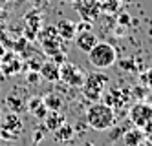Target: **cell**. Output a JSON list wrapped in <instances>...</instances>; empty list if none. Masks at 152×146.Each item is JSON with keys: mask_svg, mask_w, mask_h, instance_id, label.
<instances>
[{"mask_svg": "<svg viewBox=\"0 0 152 146\" xmlns=\"http://www.w3.org/2000/svg\"><path fill=\"white\" fill-rule=\"evenodd\" d=\"M121 66L125 70H130V68H134V60H121Z\"/></svg>", "mask_w": 152, "mask_h": 146, "instance_id": "cell-29", "label": "cell"}, {"mask_svg": "<svg viewBox=\"0 0 152 146\" xmlns=\"http://www.w3.org/2000/svg\"><path fill=\"white\" fill-rule=\"evenodd\" d=\"M40 77L44 78V81H50V82H57L61 78V66L57 62H53L51 59L50 60H44L39 70Z\"/></svg>", "mask_w": 152, "mask_h": 146, "instance_id": "cell-12", "label": "cell"}, {"mask_svg": "<svg viewBox=\"0 0 152 146\" xmlns=\"http://www.w3.org/2000/svg\"><path fill=\"white\" fill-rule=\"evenodd\" d=\"M143 141H145L143 128L125 130V133H123V142H125V146H141V142H143Z\"/></svg>", "mask_w": 152, "mask_h": 146, "instance_id": "cell-14", "label": "cell"}, {"mask_svg": "<svg viewBox=\"0 0 152 146\" xmlns=\"http://www.w3.org/2000/svg\"><path fill=\"white\" fill-rule=\"evenodd\" d=\"M37 40L40 44L42 51H44L48 57H53V55L59 53V51H64V40L59 37L55 26H44V28H40L39 33H37Z\"/></svg>", "mask_w": 152, "mask_h": 146, "instance_id": "cell-4", "label": "cell"}, {"mask_svg": "<svg viewBox=\"0 0 152 146\" xmlns=\"http://www.w3.org/2000/svg\"><path fill=\"white\" fill-rule=\"evenodd\" d=\"M75 7H77V11L81 13L83 20H94L101 13L97 0H79V2L75 4Z\"/></svg>", "mask_w": 152, "mask_h": 146, "instance_id": "cell-10", "label": "cell"}, {"mask_svg": "<svg viewBox=\"0 0 152 146\" xmlns=\"http://www.w3.org/2000/svg\"><path fill=\"white\" fill-rule=\"evenodd\" d=\"M28 99H29V93H28V89L22 88V86H15L11 92L7 93L6 97V102L9 106V110L13 111V113H22V111H26V102H28Z\"/></svg>", "mask_w": 152, "mask_h": 146, "instance_id": "cell-7", "label": "cell"}, {"mask_svg": "<svg viewBox=\"0 0 152 146\" xmlns=\"http://www.w3.org/2000/svg\"><path fill=\"white\" fill-rule=\"evenodd\" d=\"M26 49H28V40L24 37H20L15 44V53H24Z\"/></svg>", "mask_w": 152, "mask_h": 146, "instance_id": "cell-24", "label": "cell"}, {"mask_svg": "<svg viewBox=\"0 0 152 146\" xmlns=\"http://www.w3.org/2000/svg\"><path fill=\"white\" fill-rule=\"evenodd\" d=\"M0 64H2V71L7 77L17 75L20 71V68H22V62H20V59L17 57L15 51H6L2 57H0Z\"/></svg>", "mask_w": 152, "mask_h": 146, "instance_id": "cell-9", "label": "cell"}, {"mask_svg": "<svg viewBox=\"0 0 152 146\" xmlns=\"http://www.w3.org/2000/svg\"><path fill=\"white\" fill-rule=\"evenodd\" d=\"M119 22H123V24H126V22H128V15H126V13H123L121 17H119Z\"/></svg>", "mask_w": 152, "mask_h": 146, "instance_id": "cell-30", "label": "cell"}, {"mask_svg": "<svg viewBox=\"0 0 152 146\" xmlns=\"http://www.w3.org/2000/svg\"><path fill=\"white\" fill-rule=\"evenodd\" d=\"M0 121H2V110H0Z\"/></svg>", "mask_w": 152, "mask_h": 146, "instance_id": "cell-34", "label": "cell"}, {"mask_svg": "<svg viewBox=\"0 0 152 146\" xmlns=\"http://www.w3.org/2000/svg\"><path fill=\"white\" fill-rule=\"evenodd\" d=\"M97 42L99 40H97L94 31H84V33H77V35H75V44H77V48L84 53H88Z\"/></svg>", "mask_w": 152, "mask_h": 146, "instance_id": "cell-13", "label": "cell"}, {"mask_svg": "<svg viewBox=\"0 0 152 146\" xmlns=\"http://www.w3.org/2000/svg\"><path fill=\"white\" fill-rule=\"evenodd\" d=\"M141 82H145V84L152 89V68L147 71V75H141Z\"/></svg>", "mask_w": 152, "mask_h": 146, "instance_id": "cell-28", "label": "cell"}, {"mask_svg": "<svg viewBox=\"0 0 152 146\" xmlns=\"http://www.w3.org/2000/svg\"><path fill=\"white\" fill-rule=\"evenodd\" d=\"M26 24L29 29H35L39 31L42 28V20H40V15L37 13V11H29V13H26Z\"/></svg>", "mask_w": 152, "mask_h": 146, "instance_id": "cell-19", "label": "cell"}, {"mask_svg": "<svg viewBox=\"0 0 152 146\" xmlns=\"http://www.w3.org/2000/svg\"><path fill=\"white\" fill-rule=\"evenodd\" d=\"M88 55V60L90 64L94 66L95 70H106V68H110V66H114L117 62V51L115 48L112 46L110 42H97L95 46L86 53Z\"/></svg>", "mask_w": 152, "mask_h": 146, "instance_id": "cell-2", "label": "cell"}, {"mask_svg": "<svg viewBox=\"0 0 152 146\" xmlns=\"http://www.w3.org/2000/svg\"><path fill=\"white\" fill-rule=\"evenodd\" d=\"M46 126H39V128H35V135H33V144H39L40 141H42V137L46 135Z\"/></svg>", "mask_w": 152, "mask_h": 146, "instance_id": "cell-23", "label": "cell"}, {"mask_svg": "<svg viewBox=\"0 0 152 146\" xmlns=\"http://www.w3.org/2000/svg\"><path fill=\"white\" fill-rule=\"evenodd\" d=\"M81 146H95V144H94V142H83Z\"/></svg>", "mask_w": 152, "mask_h": 146, "instance_id": "cell-31", "label": "cell"}, {"mask_svg": "<svg viewBox=\"0 0 152 146\" xmlns=\"http://www.w3.org/2000/svg\"><path fill=\"white\" fill-rule=\"evenodd\" d=\"M86 124L95 131H106L115 124V113L114 108L106 106L104 102L97 100L92 102L86 110Z\"/></svg>", "mask_w": 152, "mask_h": 146, "instance_id": "cell-1", "label": "cell"}, {"mask_svg": "<svg viewBox=\"0 0 152 146\" xmlns=\"http://www.w3.org/2000/svg\"><path fill=\"white\" fill-rule=\"evenodd\" d=\"M26 81H28V84H31V86H37V84L42 81V77H40V73H39V71L29 70V71H28V75H26Z\"/></svg>", "mask_w": 152, "mask_h": 146, "instance_id": "cell-21", "label": "cell"}, {"mask_svg": "<svg viewBox=\"0 0 152 146\" xmlns=\"http://www.w3.org/2000/svg\"><path fill=\"white\" fill-rule=\"evenodd\" d=\"M22 130H24V124H22V119H20L18 113L11 111L7 115H2V121H0V137L11 141L17 135H20Z\"/></svg>", "mask_w": 152, "mask_h": 146, "instance_id": "cell-5", "label": "cell"}, {"mask_svg": "<svg viewBox=\"0 0 152 146\" xmlns=\"http://www.w3.org/2000/svg\"><path fill=\"white\" fill-rule=\"evenodd\" d=\"M84 31H92V22L90 20H81L77 24V33H84Z\"/></svg>", "mask_w": 152, "mask_h": 146, "instance_id": "cell-25", "label": "cell"}, {"mask_svg": "<svg viewBox=\"0 0 152 146\" xmlns=\"http://www.w3.org/2000/svg\"><path fill=\"white\" fill-rule=\"evenodd\" d=\"M51 60H53V62H57V64L61 66V64L66 62V53H64V51H59V53H55V55L51 57Z\"/></svg>", "mask_w": 152, "mask_h": 146, "instance_id": "cell-27", "label": "cell"}, {"mask_svg": "<svg viewBox=\"0 0 152 146\" xmlns=\"http://www.w3.org/2000/svg\"><path fill=\"white\" fill-rule=\"evenodd\" d=\"M48 111H50V110L44 106V102H42V104H40V106H39V108H37V110H35L31 115H33V117H37L39 121H44V117L48 115Z\"/></svg>", "mask_w": 152, "mask_h": 146, "instance_id": "cell-22", "label": "cell"}, {"mask_svg": "<svg viewBox=\"0 0 152 146\" xmlns=\"http://www.w3.org/2000/svg\"><path fill=\"white\" fill-rule=\"evenodd\" d=\"M42 102H44V106L50 110V111H61L62 108V97L59 93H46L44 97H42Z\"/></svg>", "mask_w": 152, "mask_h": 146, "instance_id": "cell-17", "label": "cell"}, {"mask_svg": "<svg viewBox=\"0 0 152 146\" xmlns=\"http://www.w3.org/2000/svg\"><path fill=\"white\" fill-rule=\"evenodd\" d=\"M4 53H6V49H4L2 46H0V57H2V55H4Z\"/></svg>", "mask_w": 152, "mask_h": 146, "instance_id": "cell-32", "label": "cell"}, {"mask_svg": "<svg viewBox=\"0 0 152 146\" xmlns=\"http://www.w3.org/2000/svg\"><path fill=\"white\" fill-rule=\"evenodd\" d=\"M64 122H66V117H64L61 111H48V115L44 117V126H46L48 131H55Z\"/></svg>", "mask_w": 152, "mask_h": 146, "instance_id": "cell-15", "label": "cell"}, {"mask_svg": "<svg viewBox=\"0 0 152 146\" xmlns=\"http://www.w3.org/2000/svg\"><path fill=\"white\" fill-rule=\"evenodd\" d=\"M130 121L136 128H145L147 122L152 119V106H148L147 102H136L130 108Z\"/></svg>", "mask_w": 152, "mask_h": 146, "instance_id": "cell-8", "label": "cell"}, {"mask_svg": "<svg viewBox=\"0 0 152 146\" xmlns=\"http://www.w3.org/2000/svg\"><path fill=\"white\" fill-rule=\"evenodd\" d=\"M42 104V97H29L28 99V102H26V111H29V113H33V111Z\"/></svg>", "mask_w": 152, "mask_h": 146, "instance_id": "cell-20", "label": "cell"}, {"mask_svg": "<svg viewBox=\"0 0 152 146\" xmlns=\"http://www.w3.org/2000/svg\"><path fill=\"white\" fill-rule=\"evenodd\" d=\"M108 82H110V77H108L106 73H101V70L90 73L88 77L84 78V84L81 86L84 97L88 99L90 102H97V100H101L103 92H104V88L108 86Z\"/></svg>", "mask_w": 152, "mask_h": 146, "instance_id": "cell-3", "label": "cell"}, {"mask_svg": "<svg viewBox=\"0 0 152 146\" xmlns=\"http://www.w3.org/2000/svg\"><path fill=\"white\" fill-rule=\"evenodd\" d=\"M9 2V0H0V6H2V4H7Z\"/></svg>", "mask_w": 152, "mask_h": 146, "instance_id": "cell-33", "label": "cell"}, {"mask_svg": "<svg viewBox=\"0 0 152 146\" xmlns=\"http://www.w3.org/2000/svg\"><path fill=\"white\" fill-rule=\"evenodd\" d=\"M84 78H86V75L77 64H72L68 60L64 64H61V78L59 81H62L64 84L73 86V88H81L84 84Z\"/></svg>", "mask_w": 152, "mask_h": 146, "instance_id": "cell-6", "label": "cell"}, {"mask_svg": "<svg viewBox=\"0 0 152 146\" xmlns=\"http://www.w3.org/2000/svg\"><path fill=\"white\" fill-rule=\"evenodd\" d=\"M0 71H2V64H0Z\"/></svg>", "mask_w": 152, "mask_h": 146, "instance_id": "cell-36", "label": "cell"}, {"mask_svg": "<svg viewBox=\"0 0 152 146\" xmlns=\"http://www.w3.org/2000/svg\"><path fill=\"white\" fill-rule=\"evenodd\" d=\"M121 2H130V0H121Z\"/></svg>", "mask_w": 152, "mask_h": 146, "instance_id": "cell-35", "label": "cell"}, {"mask_svg": "<svg viewBox=\"0 0 152 146\" xmlns=\"http://www.w3.org/2000/svg\"><path fill=\"white\" fill-rule=\"evenodd\" d=\"M53 133H55V139H57V141L68 142V141H72L73 135H75V128H73L72 124H68V122H64V124H61Z\"/></svg>", "mask_w": 152, "mask_h": 146, "instance_id": "cell-16", "label": "cell"}, {"mask_svg": "<svg viewBox=\"0 0 152 146\" xmlns=\"http://www.w3.org/2000/svg\"><path fill=\"white\" fill-rule=\"evenodd\" d=\"M57 33H59V37L64 40V42H68V40H73L75 35H77V24H75L73 20H68V18H62L59 20L57 24Z\"/></svg>", "mask_w": 152, "mask_h": 146, "instance_id": "cell-11", "label": "cell"}, {"mask_svg": "<svg viewBox=\"0 0 152 146\" xmlns=\"http://www.w3.org/2000/svg\"><path fill=\"white\" fill-rule=\"evenodd\" d=\"M97 4H99L101 13L114 15V13H117L119 6H121V0H97Z\"/></svg>", "mask_w": 152, "mask_h": 146, "instance_id": "cell-18", "label": "cell"}, {"mask_svg": "<svg viewBox=\"0 0 152 146\" xmlns=\"http://www.w3.org/2000/svg\"><path fill=\"white\" fill-rule=\"evenodd\" d=\"M37 33H39V31L26 28V29H24V35H22V37H24V38H26L28 42H33V40H37Z\"/></svg>", "mask_w": 152, "mask_h": 146, "instance_id": "cell-26", "label": "cell"}]
</instances>
